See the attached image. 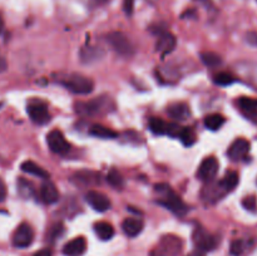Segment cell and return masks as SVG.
I'll list each match as a JSON object with an SVG mask.
<instances>
[{
    "label": "cell",
    "mask_w": 257,
    "mask_h": 256,
    "mask_svg": "<svg viewBox=\"0 0 257 256\" xmlns=\"http://www.w3.org/2000/svg\"><path fill=\"white\" fill-rule=\"evenodd\" d=\"M213 80H215L216 84L226 87V85H230L235 82V77L227 72H221V73H218V74L215 75V79Z\"/></svg>",
    "instance_id": "cell-30"
},
{
    "label": "cell",
    "mask_w": 257,
    "mask_h": 256,
    "mask_svg": "<svg viewBox=\"0 0 257 256\" xmlns=\"http://www.w3.org/2000/svg\"><path fill=\"white\" fill-rule=\"evenodd\" d=\"M218 172V162L215 157H207L201 162L197 171V177L203 182H210Z\"/></svg>",
    "instance_id": "cell-9"
},
{
    "label": "cell",
    "mask_w": 257,
    "mask_h": 256,
    "mask_svg": "<svg viewBox=\"0 0 257 256\" xmlns=\"http://www.w3.org/2000/svg\"><path fill=\"white\" fill-rule=\"evenodd\" d=\"M187 256H205V253L202 252V251H200V250H197V251H193V252H191V253H188Z\"/></svg>",
    "instance_id": "cell-41"
},
{
    "label": "cell",
    "mask_w": 257,
    "mask_h": 256,
    "mask_svg": "<svg viewBox=\"0 0 257 256\" xmlns=\"http://www.w3.org/2000/svg\"><path fill=\"white\" fill-rule=\"evenodd\" d=\"M107 181H108V183H109V185L114 188H122L123 183H124L123 176L115 170H112L109 173H108Z\"/></svg>",
    "instance_id": "cell-29"
},
{
    "label": "cell",
    "mask_w": 257,
    "mask_h": 256,
    "mask_svg": "<svg viewBox=\"0 0 257 256\" xmlns=\"http://www.w3.org/2000/svg\"><path fill=\"white\" fill-rule=\"evenodd\" d=\"M104 52L100 48L97 47H84L80 50V60L83 63H93L95 60L100 59L103 57Z\"/></svg>",
    "instance_id": "cell-18"
},
{
    "label": "cell",
    "mask_w": 257,
    "mask_h": 256,
    "mask_svg": "<svg viewBox=\"0 0 257 256\" xmlns=\"http://www.w3.org/2000/svg\"><path fill=\"white\" fill-rule=\"evenodd\" d=\"M3 28H4V20H3V17L0 15V33H2Z\"/></svg>",
    "instance_id": "cell-42"
},
{
    "label": "cell",
    "mask_w": 257,
    "mask_h": 256,
    "mask_svg": "<svg viewBox=\"0 0 257 256\" xmlns=\"http://www.w3.org/2000/svg\"><path fill=\"white\" fill-rule=\"evenodd\" d=\"M243 248H245V246H243V241L242 240L232 241V242H231V246H230L231 255H232V256L242 255Z\"/></svg>",
    "instance_id": "cell-31"
},
{
    "label": "cell",
    "mask_w": 257,
    "mask_h": 256,
    "mask_svg": "<svg viewBox=\"0 0 257 256\" xmlns=\"http://www.w3.org/2000/svg\"><path fill=\"white\" fill-rule=\"evenodd\" d=\"M148 125H150V130L152 131L155 135H166V130H167V123L163 119L157 117H152L148 122Z\"/></svg>",
    "instance_id": "cell-25"
},
{
    "label": "cell",
    "mask_w": 257,
    "mask_h": 256,
    "mask_svg": "<svg viewBox=\"0 0 257 256\" xmlns=\"http://www.w3.org/2000/svg\"><path fill=\"white\" fill-rule=\"evenodd\" d=\"M34 238V231L29 223H20L13 235V245L18 248H24L30 246Z\"/></svg>",
    "instance_id": "cell-7"
},
{
    "label": "cell",
    "mask_w": 257,
    "mask_h": 256,
    "mask_svg": "<svg viewBox=\"0 0 257 256\" xmlns=\"http://www.w3.org/2000/svg\"><path fill=\"white\" fill-rule=\"evenodd\" d=\"M182 248V241L177 236L168 235L162 237L151 256H177Z\"/></svg>",
    "instance_id": "cell-3"
},
{
    "label": "cell",
    "mask_w": 257,
    "mask_h": 256,
    "mask_svg": "<svg viewBox=\"0 0 257 256\" xmlns=\"http://www.w3.org/2000/svg\"><path fill=\"white\" fill-rule=\"evenodd\" d=\"M40 198L44 203H55L59 200V192H58V188L55 187L54 183L52 182H45L43 183L42 188H40Z\"/></svg>",
    "instance_id": "cell-16"
},
{
    "label": "cell",
    "mask_w": 257,
    "mask_h": 256,
    "mask_svg": "<svg viewBox=\"0 0 257 256\" xmlns=\"http://www.w3.org/2000/svg\"><path fill=\"white\" fill-rule=\"evenodd\" d=\"M122 230L130 237H136L140 235L143 230V221L137 217L125 218L122 222Z\"/></svg>",
    "instance_id": "cell-15"
},
{
    "label": "cell",
    "mask_w": 257,
    "mask_h": 256,
    "mask_svg": "<svg viewBox=\"0 0 257 256\" xmlns=\"http://www.w3.org/2000/svg\"><path fill=\"white\" fill-rule=\"evenodd\" d=\"M64 232V226L62 223H57L55 226H53L52 230H50V238L55 240V238L60 237V235Z\"/></svg>",
    "instance_id": "cell-35"
},
{
    "label": "cell",
    "mask_w": 257,
    "mask_h": 256,
    "mask_svg": "<svg viewBox=\"0 0 257 256\" xmlns=\"http://www.w3.org/2000/svg\"><path fill=\"white\" fill-rule=\"evenodd\" d=\"M238 105H240V108L243 110V112L251 114V113L256 112L257 110V99L256 98L242 97L238 99Z\"/></svg>",
    "instance_id": "cell-27"
},
{
    "label": "cell",
    "mask_w": 257,
    "mask_h": 256,
    "mask_svg": "<svg viewBox=\"0 0 257 256\" xmlns=\"http://www.w3.org/2000/svg\"><path fill=\"white\" fill-rule=\"evenodd\" d=\"M75 107H77L75 110L82 114H95V113H99L104 105H103V99L99 98V99L89 100V102L78 103Z\"/></svg>",
    "instance_id": "cell-17"
},
{
    "label": "cell",
    "mask_w": 257,
    "mask_h": 256,
    "mask_svg": "<svg viewBox=\"0 0 257 256\" xmlns=\"http://www.w3.org/2000/svg\"><path fill=\"white\" fill-rule=\"evenodd\" d=\"M155 191L160 195L158 203L172 211L175 215L183 216L187 212L188 207L186 206V203L181 200L180 196L167 183H158V185L155 186Z\"/></svg>",
    "instance_id": "cell-1"
},
{
    "label": "cell",
    "mask_w": 257,
    "mask_h": 256,
    "mask_svg": "<svg viewBox=\"0 0 257 256\" xmlns=\"http://www.w3.org/2000/svg\"><path fill=\"white\" fill-rule=\"evenodd\" d=\"M133 8H135V0H123V10L128 17L132 15Z\"/></svg>",
    "instance_id": "cell-36"
},
{
    "label": "cell",
    "mask_w": 257,
    "mask_h": 256,
    "mask_svg": "<svg viewBox=\"0 0 257 256\" xmlns=\"http://www.w3.org/2000/svg\"><path fill=\"white\" fill-rule=\"evenodd\" d=\"M27 112L30 119L38 124H45L50 120V113L48 105L43 100L33 99L28 103Z\"/></svg>",
    "instance_id": "cell-5"
},
{
    "label": "cell",
    "mask_w": 257,
    "mask_h": 256,
    "mask_svg": "<svg viewBox=\"0 0 257 256\" xmlns=\"http://www.w3.org/2000/svg\"><path fill=\"white\" fill-rule=\"evenodd\" d=\"M89 133L92 136H94V137L104 138V140H112V138H115L118 136V133L115 131H113L112 128H108L102 124H93L90 127Z\"/></svg>",
    "instance_id": "cell-21"
},
{
    "label": "cell",
    "mask_w": 257,
    "mask_h": 256,
    "mask_svg": "<svg viewBox=\"0 0 257 256\" xmlns=\"http://www.w3.org/2000/svg\"><path fill=\"white\" fill-rule=\"evenodd\" d=\"M0 105H2V103H0Z\"/></svg>",
    "instance_id": "cell-44"
},
{
    "label": "cell",
    "mask_w": 257,
    "mask_h": 256,
    "mask_svg": "<svg viewBox=\"0 0 257 256\" xmlns=\"http://www.w3.org/2000/svg\"><path fill=\"white\" fill-rule=\"evenodd\" d=\"M193 242L196 247L202 252L212 251L217 247V238L203 227L196 228L193 232Z\"/></svg>",
    "instance_id": "cell-6"
},
{
    "label": "cell",
    "mask_w": 257,
    "mask_h": 256,
    "mask_svg": "<svg viewBox=\"0 0 257 256\" xmlns=\"http://www.w3.org/2000/svg\"><path fill=\"white\" fill-rule=\"evenodd\" d=\"M22 171L25 173H29V175L37 176L40 178H49V173L44 170L43 167H40L39 165H37L33 161H25L24 163H22Z\"/></svg>",
    "instance_id": "cell-19"
},
{
    "label": "cell",
    "mask_w": 257,
    "mask_h": 256,
    "mask_svg": "<svg viewBox=\"0 0 257 256\" xmlns=\"http://www.w3.org/2000/svg\"><path fill=\"white\" fill-rule=\"evenodd\" d=\"M33 256H52V251H50V248H42V250L37 251Z\"/></svg>",
    "instance_id": "cell-39"
},
{
    "label": "cell",
    "mask_w": 257,
    "mask_h": 256,
    "mask_svg": "<svg viewBox=\"0 0 257 256\" xmlns=\"http://www.w3.org/2000/svg\"><path fill=\"white\" fill-rule=\"evenodd\" d=\"M251 117H252V119L253 120H255V122L257 123V110H256V112H253V113H251Z\"/></svg>",
    "instance_id": "cell-43"
},
{
    "label": "cell",
    "mask_w": 257,
    "mask_h": 256,
    "mask_svg": "<svg viewBox=\"0 0 257 256\" xmlns=\"http://www.w3.org/2000/svg\"><path fill=\"white\" fill-rule=\"evenodd\" d=\"M60 84L74 94H89L94 89V82L82 74H72L63 79Z\"/></svg>",
    "instance_id": "cell-2"
},
{
    "label": "cell",
    "mask_w": 257,
    "mask_h": 256,
    "mask_svg": "<svg viewBox=\"0 0 257 256\" xmlns=\"http://www.w3.org/2000/svg\"><path fill=\"white\" fill-rule=\"evenodd\" d=\"M94 232L100 240L107 241L110 240L114 236V228H113V226L110 223L100 221V222H97L94 225Z\"/></svg>",
    "instance_id": "cell-20"
},
{
    "label": "cell",
    "mask_w": 257,
    "mask_h": 256,
    "mask_svg": "<svg viewBox=\"0 0 257 256\" xmlns=\"http://www.w3.org/2000/svg\"><path fill=\"white\" fill-rule=\"evenodd\" d=\"M238 173L235 172V171H230L225 175V177L222 178V181L220 182V186L222 187V190L225 192H230V191H233L236 188V186L238 185Z\"/></svg>",
    "instance_id": "cell-22"
},
{
    "label": "cell",
    "mask_w": 257,
    "mask_h": 256,
    "mask_svg": "<svg viewBox=\"0 0 257 256\" xmlns=\"http://www.w3.org/2000/svg\"><path fill=\"white\" fill-rule=\"evenodd\" d=\"M242 206L248 211H256L257 210V200L255 196H247L243 198Z\"/></svg>",
    "instance_id": "cell-33"
},
{
    "label": "cell",
    "mask_w": 257,
    "mask_h": 256,
    "mask_svg": "<svg viewBox=\"0 0 257 256\" xmlns=\"http://www.w3.org/2000/svg\"><path fill=\"white\" fill-rule=\"evenodd\" d=\"M105 40L112 47V49L120 55H131L135 50L130 38L120 32L109 33Z\"/></svg>",
    "instance_id": "cell-4"
},
{
    "label": "cell",
    "mask_w": 257,
    "mask_h": 256,
    "mask_svg": "<svg viewBox=\"0 0 257 256\" xmlns=\"http://www.w3.org/2000/svg\"><path fill=\"white\" fill-rule=\"evenodd\" d=\"M74 178L78 182H84L85 185H93V183H97L99 181V175H97L95 172L84 171V172L75 173Z\"/></svg>",
    "instance_id": "cell-26"
},
{
    "label": "cell",
    "mask_w": 257,
    "mask_h": 256,
    "mask_svg": "<svg viewBox=\"0 0 257 256\" xmlns=\"http://www.w3.org/2000/svg\"><path fill=\"white\" fill-rule=\"evenodd\" d=\"M246 42L250 45H253V47H257V33L256 32H248L246 33L245 35Z\"/></svg>",
    "instance_id": "cell-37"
},
{
    "label": "cell",
    "mask_w": 257,
    "mask_h": 256,
    "mask_svg": "<svg viewBox=\"0 0 257 256\" xmlns=\"http://www.w3.org/2000/svg\"><path fill=\"white\" fill-rule=\"evenodd\" d=\"M18 188H19V192L22 193L23 196H30L33 192V186L24 180H19V182H18Z\"/></svg>",
    "instance_id": "cell-32"
},
{
    "label": "cell",
    "mask_w": 257,
    "mask_h": 256,
    "mask_svg": "<svg viewBox=\"0 0 257 256\" xmlns=\"http://www.w3.org/2000/svg\"><path fill=\"white\" fill-rule=\"evenodd\" d=\"M7 69V62H5L4 58L0 55V72H4Z\"/></svg>",
    "instance_id": "cell-40"
},
{
    "label": "cell",
    "mask_w": 257,
    "mask_h": 256,
    "mask_svg": "<svg viewBox=\"0 0 257 256\" xmlns=\"http://www.w3.org/2000/svg\"><path fill=\"white\" fill-rule=\"evenodd\" d=\"M87 250V241L84 237H74L63 247V253L65 256H80Z\"/></svg>",
    "instance_id": "cell-13"
},
{
    "label": "cell",
    "mask_w": 257,
    "mask_h": 256,
    "mask_svg": "<svg viewBox=\"0 0 257 256\" xmlns=\"http://www.w3.org/2000/svg\"><path fill=\"white\" fill-rule=\"evenodd\" d=\"M167 113L176 120H186L191 115V109L186 103L177 102L168 105Z\"/></svg>",
    "instance_id": "cell-14"
},
{
    "label": "cell",
    "mask_w": 257,
    "mask_h": 256,
    "mask_svg": "<svg viewBox=\"0 0 257 256\" xmlns=\"http://www.w3.org/2000/svg\"><path fill=\"white\" fill-rule=\"evenodd\" d=\"M5 197H7V186H5L4 181L0 178V202H3Z\"/></svg>",
    "instance_id": "cell-38"
},
{
    "label": "cell",
    "mask_w": 257,
    "mask_h": 256,
    "mask_svg": "<svg viewBox=\"0 0 257 256\" xmlns=\"http://www.w3.org/2000/svg\"><path fill=\"white\" fill-rule=\"evenodd\" d=\"M176 44H177V40H176V37L172 33L161 32L158 34L157 43H156V49L162 55H166L175 49Z\"/></svg>",
    "instance_id": "cell-12"
},
{
    "label": "cell",
    "mask_w": 257,
    "mask_h": 256,
    "mask_svg": "<svg viewBox=\"0 0 257 256\" xmlns=\"http://www.w3.org/2000/svg\"><path fill=\"white\" fill-rule=\"evenodd\" d=\"M85 201L98 212H105L110 208V200L102 192L98 191H88L85 193Z\"/></svg>",
    "instance_id": "cell-10"
},
{
    "label": "cell",
    "mask_w": 257,
    "mask_h": 256,
    "mask_svg": "<svg viewBox=\"0 0 257 256\" xmlns=\"http://www.w3.org/2000/svg\"><path fill=\"white\" fill-rule=\"evenodd\" d=\"M226 119L222 114H218V113H215V114H210L205 118V125L206 128L211 131H217L225 124Z\"/></svg>",
    "instance_id": "cell-23"
},
{
    "label": "cell",
    "mask_w": 257,
    "mask_h": 256,
    "mask_svg": "<svg viewBox=\"0 0 257 256\" xmlns=\"http://www.w3.org/2000/svg\"><path fill=\"white\" fill-rule=\"evenodd\" d=\"M201 60L205 65L207 67H218V65L222 63V58L217 54V53L213 52H203L201 53Z\"/></svg>",
    "instance_id": "cell-24"
},
{
    "label": "cell",
    "mask_w": 257,
    "mask_h": 256,
    "mask_svg": "<svg viewBox=\"0 0 257 256\" xmlns=\"http://www.w3.org/2000/svg\"><path fill=\"white\" fill-rule=\"evenodd\" d=\"M181 130H182V127H181L178 123H167V130H166V133H167L168 136H171V137H177L180 136L181 133Z\"/></svg>",
    "instance_id": "cell-34"
},
{
    "label": "cell",
    "mask_w": 257,
    "mask_h": 256,
    "mask_svg": "<svg viewBox=\"0 0 257 256\" xmlns=\"http://www.w3.org/2000/svg\"><path fill=\"white\" fill-rule=\"evenodd\" d=\"M250 152V142L245 138H237L228 148V157L232 161H241Z\"/></svg>",
    "instance_id": "cell-11"
},
{
    "label": "cell",
    "mask_w": 257,
    "mask_h": 256,
    "mask_svg": "<svg viewBox=\"0 0 257 256\" xmlns=\"http://www.w3.org/2000/svg\"><path fill=\"white\" fill-rule=\"evenodd\" d=\"M178 138L182 141L183 145L187 146V147H190V146H192L193 143L196 142V133H195V131L192 130V128L182 127V130H181V133H180V136H178Z\"/></svg>",
    "instance_id": "cell-28"
},
{
    "label": "cell",
    "mask_w": 257,
    "mask_h": 256,
    "mask_svg": "<svg viewBox=\"0 0 257 256\" xmlns=\"http://www.w3.org/2000/svg\"><path fill=\"white\" fill-rule=\"evenodd\" d=\"M47 142L50 151L57 153V155H65V153L69 152L70 150L69 142L65 140L64 135L58 130L49 132V135L47 136Z\"/></svg>",
    "instance_id": "cell-8"
}]
</instances>
